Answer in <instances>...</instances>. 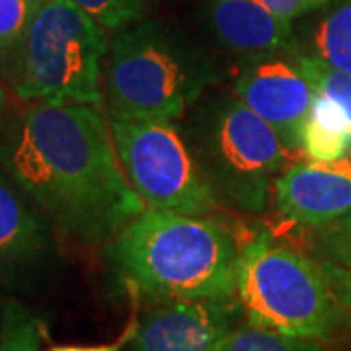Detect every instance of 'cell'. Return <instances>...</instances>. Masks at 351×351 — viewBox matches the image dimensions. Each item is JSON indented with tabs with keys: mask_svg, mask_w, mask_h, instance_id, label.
I'll return each instance as SVG.
<instances>
[{
	"mask_svg": "<svg viewBox=\"0 0 351 351\" xmlns=\"http://www.w3.org/2000/svg\"><path fill=\"white\" fill-rule=\"evenodd\" d=\"M108 47L106 29L75 0H43L0 71L22 100L100 108Z\"/></svg>",
	"mask_w": 351,
	"mask_h": 351,
	"instance_id": "cell-5",
	"label": "cell"
},
{
	"mask_svg": "<svg viewBox=\"0 0 351 351\" xmlns=\"http://www.w3.org/2000/svg\"><path fill=\"white\" fill-rule=\"evenodd\" d=\"M332 228H338V230H346V232H351V213L346 215L343 219H339V221H336V223H332Z\"/></svg>",
	"mask_w": 351,
	"mask_h": 351,
	"instance_id": "cell-25",
	"label": "cell"
},
{
	"mask_svg": "<svg viewBox=\"0 0 351 351\" xmlns=\"http://www.w3.org/2000/svg\"><path fill=\"white\" fill-rule=\"evenodd\" d=\"M299 156L239 96L213 104L197 125L195 158L217 197L246 213L267 209L276 180Z\"/></svg>",
	"mask_w": 351,
	"mask_h": 351,
	"instance_id": "cell-6",
	"label": "cell"
},
{
	"mask_svg": "<svg viewBox=\"0 0 351 351\" xmlns=\"http://www.w3.org/2000/svg\"><path fill=\"white\" fill-rule=\"evenodd\" d=\"M240 246L225 226L205 217L145 207L110 244L119 283L135 299H237Z\"/></svg>",
	"mask_w": 351,
	"mask_h": 351,
	"instance_id": "cell-2",
	"label": "cell"
},
{
	"mask_svg": "<svg viewBox=\"0 0 351 351\" xmlns=\"http://www.w3.org/2000/svg\"><path fill=\"white\" fill-rule=\"evenodd\" d=\"M41 322L24 302L8 299L0 304V351H39Z\"/></svg>",
	"mask_w": 351,
	"mask_h": 351,
	"instance_id": "cell-16",
	"label": "cell"
},
{
	"mask_svg": "<svg viewBox=\"0 0 351 351\" xmlns=\"http://www.w3.org/2000/svg\"><path fill=\"white\" fill-rule=\"evenodd\" d=\"M318 262L322 265V271H324L336 299L351 318V269L341 267V265L334 262H328V260H320V258H318Z\"/></svg>",
	"mask_w": 351,
	"mask_h": 351,
	"instance_id": "cell-22",
	"label": "cell"
},
{
	"mask_svg": "<svg viewBox=\"0 0 351 351\" xmlns=\"http://www.w3.org/2000/svg\"><path fill=\"white\" fill-rule=\"evenodd\" d=\"M299 51L351 75V2L334 0L306 25Z\"/></svg>",
	"mask_w": 351,
	"mask_h": 351,
	"instance_id": "cell-13",
	"label": "cell"
},
{
	"mask_svg": "<svg viewBox=\"0 0 351 351\" xmlns=\"http://www.w3.org/2000/svg\"><path fill=\"white\" fill-rule=\"evenodd\" d=\"M221 351H328L324 343L313 339L293 338L274 330L246 324L234 328L225 339Z\"/></svg>",
	"mask_w": 351,
	"mask_h": 351,
	"instance_id": "cell-17",
	"label": "cell"
},
{
	"mask_svg": "<svg viewBox=\"0 0 351 351\" xmlns=\"http://www.w3.org/2000/svg\"><path fill=\"white\" fill-rule=\"evenodd\" d=\"M0 170L51 226L86 246L112 242L147 207L94 106L34 101L0 143Z\"/></svg>",
	"mask_w": 351,
	"mask_h": 351,
	"instance_id": "cell-1",
	"label": "cell"
},
{
	"mask_svg": "<svg viewBox=\"0 0 351 351\" xmlns=\"http://www.w3.org/2000/svg\"><path fill=\"white\" fill-rule=\"evenodd\" d=\"M133 330H135V322H131V326L127 328L125 334L119 339L112 341V343H100V346H53L49 351H121L123 346L129 343Z\"/></svg>",
	"mask_w": 351,
	"mask_h": 351,
	"instance_id": "cell-23",
	"label": "cell"
},
{
	"mask_svg": "<svg viewBox=\"0 0 351 351\" xmlns=\"http://www.w3.org/2000/svg\"><path fill=\"white\" fill-rule=\"evenodd\" d=\"M215 80L213 64L168 25L137 20L115 32L101 88L113 115L174 121Z\"/></svg>",
	"mask_w": 351,
	"mask_h": 351,
	"instance_id": "cell-3",
	"label": "cell"
},
{
	"mask_svg": "<svg viewBox=\"0 0 351 351\" xmlns=\"http://www.w3.org/2000/svg\"><path fill=\"white\" fill-rule=\"evenodd\" d=\"M237 301L246 324L330 343L351 320L318 258L258 232L240 246Z\"/></svg>",
	"mask_w": 351,
	"mask_h": 351,
	"instance_id": "cell-4",
	"label": "cell"
},
{
	"mask_svg": "<svg viewBox=\"0 0 351 351\" xmlns=\"http://www.w3.org/2000/svg\"><path fill=\"white\" fill-rule=\"evenodd\" d=\"M311 246L316 258L351 269V232L338 230L332 226L313 228Z\"/></svg>",
	"mask_w": 351,
	"mask_h": 351,
	"instance_id": "cell-20",
	"label": "cell"
},
{
	"mask_svg": "<svg viewBox=\"0 0 351 351\" xmlns=\"http://www.w3.org/2000/svg\"><path fill=\"white\" fill-rule=\"evenodd\" d=\"M49 221L0 170V279L36 263L49 246Z\"/></svg>",
	"mask_w": 351,
	"mask_h": 351,
	"instance_id": "cell-12",
	"label": "cell"
},
{
	"mask_svg": "<svg viewBox=\"0 0 351 351\" xmlns=\"http://www.w3.org/2000/svg\"><path fill=\"white\" fill-rule=\"evenodd\" d=\"M230 302L160 301L135 322L129 351H221L234 330Z\"/></svg>",
	"mask_w": 351,
	"mask_h": 351,
	"instance_id": "cell-10",
	"label": "cell"
},
{
	"mask_svg": "<svg viewBox=\"0 0 351 351\" xmlns=\"http://www.w3.org/2000/svg\"><path fill=\"white\" fill-rule=\"evenodd\" d=\"M234 94L301 152V135L314 100V88L301 69L283 55L252 59L234 78Z\"/></svg>",
	"mask_w": 351,
	"mask_h": 351,
	"instance_id": "cell-8",
	"label": "cell"
},
{
	"mask_svg": "<svg viewBox=\"0 0 351 351\" xmlns=\"http://www.w3.org/2000/svg\"><path fill=\"white\" fill-rule=\"evenodd\" d=\"M263 4L285 22H295L302 16L318 12L334 0H262Z\"/></svg>",
	"mask_w": 351,
	"mask_h": 351,
	"instance_id": "cell-21",
	"label": "cell"
},
{
	"mask_svg": "<svg viewBox=\"0 0 351 351\" xmlns=\"http://www.w3.org/2000/svg\"><path fill=\"white\" fill-rule=\"evenodd\" d=\"M291 57H293L295 64L301 69L302 75L308 78V82L313 84L316 92H320L339 104L341 112L348 119V127H350L351 151V75L339 71V69H334L332 64L324 63V61L299 49L293 51Z\"/></svg>",
	"mask_w": 351,
	"mask_h": 351,
	"instance_id": "cell-15",
	"label": "cell"
},
{
	"mask_svg": "<svg viewBox=\"0 0 351 351\" xmlns=\"http://www.w3.org/2000/svg\"><path fill=\"white\" fill-rule=\"evenodd\" d=\"M279 215L291 225L320 228L351 213V158L295 162L274 184Z\"/></svg>",
	"mask_w": 351,
	"mask_h": 351,
	"instance_id": "cell-9",
	"label": "cell"
},
{
	"mask_svg": "<svg viewBox=\"0 0 351 351\" xmlns=\"http://www.w3.org/2000/svg\"><path fill=\"white\" fill-rule=\"evenodd\" d=\"M43 0H0V64L25 38Z\"/></svg>",
	"mask_w": 351,
	"mask_h": 351,
	"instance_id": "cell-18",
	"label": "cell"
},
{
	"mask_svg": "<svg viewBox=\"0 0 351 351\" xmlns=\"http://www.w3.org/2000/svg\"><path fill=\"white\" fill-rule=\"evenodd\" d=\"M115 151L131 186L151 209L205 217L217 193L172 121L110 113Z\"/></svg>",
	"mask_w": 351,
	"mask_h": 351,
	"instance_id": "cell-7",
	"label": "cell"
},
{
	"mask_svg": "<svg viewBox=\"0 0 351 351\" xmlns=\"http://www.w3.org/2000/svg\"><path fill=\"white\" fill-rule=\"evenodd\" d=\"M207 22L217 41L246 61L299 49L293 24L262 0H207Z\"/></svg>",
	"mask_w": 351,
	"mask_h": 351,
	"instance_id": "cell-11",
	"label": "cell"
},
{
	"mask_svg": "<svg viewBox=\"0 0 351 351\" xmlns=\"http://www.w3.org/2000/svg\"><path fill=\"white\" fill-rule=\"evenodd\" d=\"M106 32H119L121 27L141 20L149 0H75Z\"/></svg>",
	"mask_w": 351,
	"mask_h": 351,
	"instance_id": "cell-19",
	"label": "cell"
},
{
	"mask_svg": "<svg viewBox=\"0 0 351 351\" xmlns=\"http://www.w3.org/2000/svg\"><path fill=\"white\" fill-rule=\"evenodd\" d=\"M311 160H334L350 151V127L338 101L314 90V100L301 135Z\"/></svg>",
	"mask_w": 351,
	"mask_h": 351,
	"instance_id": "cell-14",
	"label": "cell"
},
{
	"mask_svg": "<svg viewBox=\"0 0 351 351\" xmlns=\"http://www.w3.org/2000/svg\"><path fill=\"white\" fill-rule=\"evenodd\" d=\"M348 2H351V0H348Z\"/></svg>",
	"mask_w": 351,
	"mask_h": 351,
	"instance_id": "cell-26",
	"label": "cell"
},
{
	"mask_svg": "<svg viewBox=\"0 0 351 351\" xmlns=\"http://www.w3.org/2000/svg\"><path fill=\"white\" fill-rule=\"evenodd\" d=\"M6 110H8V94H6V88L2 84V80H0V123H2V117H4Z\"/></svg>",
	"mask_w": 351,
	"mask_h": 351,
	"instance_id": "cell-24",
	"label": "cell"
}]
</instances>
